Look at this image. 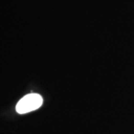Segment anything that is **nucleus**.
<instances>
[{"instance_id":"nucleus-1","label":"nucleus","mask_w":134,"mask_h":134,"mask_svg":"<svg viewBox=\"0 0 134 134\" xmlns=\"http://www.w3.org/2000/svg\"><path fill=\"white\" fill-rule=\"evenodd\" d=\"M43 98L39 94L31 93L21 98L16 106V110L19 114H25L37 110L43 104Z\"/></svg>"}]
</instances>
